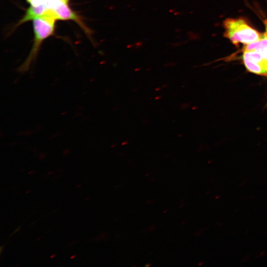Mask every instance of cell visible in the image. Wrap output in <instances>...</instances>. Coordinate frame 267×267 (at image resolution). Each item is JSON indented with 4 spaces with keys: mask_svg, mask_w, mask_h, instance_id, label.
<instances>
[{
    "mask_svg": "<svg viewBox=\"0 0 267 267\" xmlns=\"http://www.w3.org/2000/svg\"></svg>",
    "mask_w": 267,
    "mask_h": 267,
    "instance_id": "30bf717a",
    "label": "cell"
},
{
    "mask_svg": "<svg viewBox=\"0 0 267 267\" xmlns=\"http://www.w3.org/2000/svg\"><path fill=\"white\" fill-rule=\"evenodd\" d=\"M56 20L54 13L50 8H48L43 15L33 20L34 44L31 51L20 68V70L24 71L28 68L31 61L35 58L42 43L54 33Z\"/></svg>",
    "mask_w": 267,
    "mask_h": 267,
    "instance_id": "6da1fadb",
    "label": "cell"
},
{
    "mask_svg": "<svg viewBox=\"0 0 267 267\" xmlns=\"http://www.w3.org/2000/svg\"><path fill=\"white\" fill-rule=\"evenodd\" d=\"M46 0H27L31 4L38 5L45 3Z\"/></svg>",
    "mask_w": 267,
    "mask_h": 267,
    "instance_id": "52a82bcc",
    "label": "cell"
},
{
    "mask_svg": "<svg viewBox=\"0 0 267 267\" xmlns=\"http://www.w3.org/2000/svg\"><path fill=\"white\" fill-rule=\"evenodd\" d=\"M243 50H256L259 52L267 63V34L265 33L258 41L246 45Z\"/></svg>",
    "mask_w": 267,
    "mask_h": 267,
    "instance_id": "5b68a950",
    "label": "cell"
},
{
    "mask_svg": "<svg viewBox=\"0 0 267 267\" xmlns=\"http://www.w3.org/2000/svg\"><path fill=\"white\" fill-rule=\"evenodd\" d=\"M48 8L49 7L46 2L38 5L31 4V6L27 9L25 14L18 22L16 26H19L26 22L43 15Z\"/></svg>",
    "mask_w": 267,
    "mask_h": 267,
    "instance_id": "277c9868",
    "label": "cell"
},
{
    "mask_svg": "<svg viewBox=\"0 0 267 267\" xmlns=\"http://www.w3.org/2000/svg\"><path fill=\"white\" fill-rule=\"evenodd\" d=\"M224 36L235 45H247L259 40L262 35L243 18H227L223 22Z\"/></svg>",
    "mask_w": 267,
    "mask_h": 267,
    "instance_id": "7a4b0ae2",
    "label": "cell"
},
{
    "mask_svg": "<svg viewBox=\"0 0 267 267\" xmlns=\"http://www.w3.org/2000/svg\"><path fill=\"white\" fill-rule=\"evenodd\" d=\"M264 24H265V27H266V33L267 34V19L266 20H265L264 21Z\"/></svg>",
    "mask_w": 267,
    "mask_h": 267,
    "instance_id": "ba28073f",
    "label": "cell"
},
{
    "mask_svg": "<svg viewBox=\"0 0 267 267\" xmlns=\"http://www.w3.org/2000/svg\"><path fill=\"white\" fill-rule=\"evenodd\" d=\"M60 1H61L64 3H69V0H59Z\"/></svg>",
    "mask_w": 267,
    "mask_h": 267,
    "instance_id": "9c48e42d",
    "label": "cell"
},
{
    "mask_svg": "<svg viewBox=\"0 0 267 267\" xmlns=\"http://www.w3.org/2000/svg\"><path fill=\"white\" fill-rule=\"evenodd\" d=\"M46 3L53 11L57 20H72L77 23L88 36L91 34L90 30L84 24L82 18L69 7L68 3L59 0H46Z\"/></svg>",
    "mask_w": 267,
    "mask_h": 267,
    "instance_id": "3957f363",
    "label": "cell"
},
{
    "mask_svg": "<svg viewBox=\"0 0 267 267\" xmlns=\"http://www.w3.org/2000/svg\"><path fill=\"white\" fill-rule=\"evenodd\" d=\"M246 69L250 72L259 75H267V66L246 58L242 57Z\"/></svg>",
    "mask_w": 267,
    "mask_h": 267,
    "instance_id": "8992f818",
    "label": "cell"
},
{
    "mask_svg": "<svg viewBox=\"0 0 267 267\" xmlns=\"http://www.w3.org/2000/svg\"></svg>",
    "mask_w": 267,
    "mask_h": 267,
    "instance_id": "8fae6325",
    "label": "cell"
}]
</instances>
